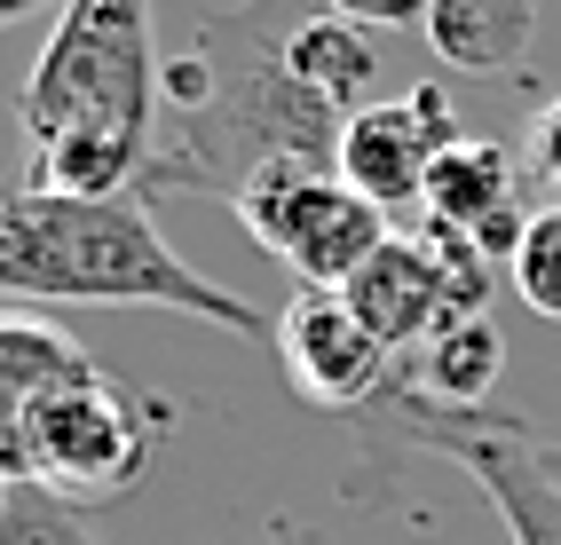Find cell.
<instances>
[{"mask_svg": "<svg viewBox=\"0 0 561 545\" xmlns=\"http://www.w3.org/2000/svg\"><path fill=\"white\" fill-rule=\"evenodd\" d=\"M159 434H167V404H151L142 387L111 380L95 363L32 427V483L64 506L127 498L142 483V466L159 459Z\"/></svg>", "mask_w": 561, "mask_h": 545, "instance_id": "cell-5", "label": "cell"}, {"mask_svg": "<svg viewBox=\"0 0 561 545\" xmlns=\"http://www.w3.org/2000/svg\"><path fill=\"white\" fill-rule=\"evenodd\" d=\"M32 9H48V0H0V24H16V16H32Z\"/></svg>", "mask_w": 561, "mask_h": 545, "instance_id": "cell-18", "label": "cell"}, {"mask_svg": "<svg viewBox=\"0 0 561 545\" xmlns=\"http://www.w3.org/2000/svg\"><path fill=\"white\" fill-rule=\"evenodd\" d=\"M332 16H348L364 32H396V24H427L435 0H332Z\"/></svg>", "mask_w": 561, "mask_h": 545, "instance_id": "cell-16", "label": "cell"}, {"mask_svg": "<svg viewBox=\"0 0 561 545\" xmlns=\"http://www.w3.org/2000/svg\"><path fill=\"white\" fill-rule=\"evenodd\" d=\"M309 9L317 0H238L198 24V40L167 63V119L142 198L198 190L238 206L270 166H341L348 112L293 63Z\"/></svg>", "mask_w": 561, "mask_h": 545, "instance_id": "cell-1", "label": "cell"}, {"mask_svg": "<svg viewBox=\"0 0 561 545\" xmlns=\"http://www.w3.org/2000/svg\"><path fill=\"white\" fill-rule=\"evenodd\" d=\"M80 372H95V356L71 333L0 309V475L9 483H32V427Z\"/></svg>", "mask_w": 561, "mask_h": 545, "instance_id": "cell-10", "label": "cell"}, {"mask_svg": "<svg viewBox=\"0 0 561 545\" xmlns=\"http://www.w3.org/2000/svg\"><path fill=\"white\" fill-rule=\"evenodd\" d=\"M514 293L538 316H561V206H538L514 237Z\"/></svg>", "mask_w": 561, "mask_h": 545, "instance_id": "cell-14", "label": "cell"}, {"mask_svg": "<svg viewBox=\"0 0 561 545\" xmlns=\"http://www.w3.org/2000/svg\"><path fill=\"white\" fill-rule=\"evenodd\" d=\"M238 222L293 269V285H348L396 237L388 213L341 182V166H270L238 198Z\"/></svg>", "mask_w": 561, "mask_h": 545, "instance_id": "cell-6", "label": "cell"}, {"mask_svg": "<svg viewBox=\"0 0 561 545\" xmlns=\"http://www.w3.org/2000/svg\"><path fill=\"white\" fill-rule=\"evenodd\" d=\"M277 356L301 404L364 411L388 395V348L371 340V324L348 309L341 285H293V301L277 316Z\"/></svg>", "mask_w": 561, "mask_h": 545, "instance_id": "cell-8", "label": "cell"}, {"mask_svg": "<svg viewBox=\"0 0 561 545\" xmlns=\"http://www.w3.org/2000/svg\"><path fill=\"white\" fill-rule=\"evenodd\" d=\"M506 372V333L491 316H451V324H435V340L420 348V387L427 404L443 411H482V395L499 387Z\"/></svg>", "mask_w": 561, "mask_h": 545, "instance_id": "cell-13", "label": "cell"}, {"mask_svg": "<svg viewBox=\"0 0 561 545\" xmlns=\"http://www.w3.org/2000/svg\"><path fill=\"white\" fill-rule=\"evenodd\" d=\"M270 545H293V537H270Z\"/></svg>", "mask_w": 561, "mask_h": 545, "instance_id": "cell-20", "label": "cell"}, {"mask_svg": "<svg viewBox=\"0 0 561 545\" xmlns=\"http://www.w3.org/2000/svg\"><path fill=\"white\" fill-rule=\"evenodd\" d=\"M427 230H451V237H467V245H482L499 262H514V237H522V222L530 213L514 206V159L499 151V142H482V135H459L451 151H443L435 166H427Z\"/></svg>", "mask_w": 561, "mask_h": 545, "instance_id": "cell-11", "label": "cell"}, {"mask_svg": "<svg viewBox=\"0 0 561 545\" xmlns=\"http://www.w3.org/2000/svg\"><path fill=\"white\" fill-rule=\"evenodd\" d=\"M0 545H95V530L80 522V506L48 498L41 483H16L9 514H0Z\"/></svg>", "mask_w": 561, "mask_h": 545, "instance_id": "cell-15", "label": "cell"}, {"mask_svg": "<svg viewBox=\"0 0 561 545\" xmlns=\"http://www.w3.org/2000/svg\"><path fill=\"white\" fill-rule=\"evenodd\" d=\"M482 285H491V253L482 245H467L451 230H396L341 293L371 324V340L396 356V348H427L435 324H451V316H482Z\"/></svg>", "mask_w": 561, "mask_h": 545, "instance_id": "cell-7", "label": "cell"}, {"mask_svg": "<svg viewBox=\"0 0 561 545\" xmlns=\"http://www.w3.org/2000/svg\"><path fill=\"white\" fill-rule=\"evenodd\" d=\"M538 40V0H435L427 48L451 71H506Z\"/></svg>", "mask_w": 561, "mask_h": 545, "instance_id": "cell-12", "label": "cell"}, {"mask_svg": "<svg viewBox=\"0 0 561 545\" xmlns=\"http://www.w3.org/2000/svg\"><path fill=\"white\" fill-rule=\"evenodd\" d=\"M9 498H16V483H9V475H0V514H9Z\"/></svg>", "mask_w": 561, "mask_h": 545, "instance_id": "cell-19", "label": "cell"}, {"mask_svg": "<svg viewBox=\"0 0 561 545\" xmlns=\"http://www.w3.org/2000/svg\"><path fill=\"white\" fill-rule=\"evenodd\" d=\"M167 309L221 333H261V309L167 245L151 198H56L0 182V309Z\"/></svg>", "mask_w": 561, "mask_h": 545, "instance_id": "cell-3", "label": "cell"}, {"mask_svg": "<svg viewBox=\"0 0 561 545\" xmlns=\"http://www.w3.org/2000/svg\"><path fill=\"white\" fill-rule=\"evenodd\" d=\"M371 411V404H364ZM364 434H396L411 451H443L482 483V498L499 506V522L514 545H561V475L546 466V443L522 419L499 411H443L420 387L380 395V419H364Z\"/></svg>", "mask_w": 561, "mask_h": 545, "instance_id": "cell-4", "label": "cell"}, {"mask_svg": "<svg viewBox=\"0 0 561 545\" xmlns=\"http://www.w3.org/2000/svg\"><path fill=\"white\" fill-rule=\"evenodd\" d=\"M167 119V63L151 0H64L56 32L24 71V182L56 198L142 190Z\"/></svg>", "mask_w": 561, "mask_h": 545, "instance_id": "cell-2", "label": "cell"}, {"mask_svg": "<svg viewBox=\"0 0 561 545\" xmlns=\"http://www.w3.org/2000/svg\"><path fill=\"white\" fill-rule=\"evenodd\" d=\"M459 142L451 95L443 88H411L396 103H364L341 127V182L356 198H371L380 213L420 206L427 198V166Z\"/></svg>", "mask_w": 561, "mask_h": 545, "instance_id": "cell-9", "label": "cell"}, {"mask_svg": "<svg viewBox=\"0 0 561 545\" xmlns=\"http://www.w3.org/2000/svg\"><path fill=\"white\" fill-rule=\"evenodd\" d=\"M530 166L553 182V190H561V103H553V112L538 119V135H530Z\"/></svg>", "mask_w": 561, "mask_h": 545, "instance_id": "cell-17", "label": "cell"}]
</instances>
